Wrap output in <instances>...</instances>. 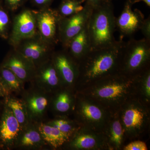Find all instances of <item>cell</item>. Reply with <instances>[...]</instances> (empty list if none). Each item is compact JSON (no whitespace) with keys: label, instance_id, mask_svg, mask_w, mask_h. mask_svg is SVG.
I'll use <instances>...</instances> for the list:
<instances>
[{"label":"cell","instance_id":"1","mask_svg":"<svg viewBox=\"0 0 150 150\" xmlns=\"http://www.w3.org/2000/svg\"><path fill=\"white\" fill-rule=\"evenodd\" d=\"M142 75L130 76L119 72L76 92L97 103L111 113H115L129 100L139 97Z\"/></svg>","mask_w":150,"mask_h":150},{"label":"cell","instance_id":"2","mask_svg":"<svg viewBox=\"0 0 150 150\" xmlns=\"http://www.w3.org/2000/svg\"><path fill=\"white\" fill-rule=\"evenodd\" d=\"M125 43L121 39L108 47L90 50L81 59L76 91L119 72Z\"/></svg>","mask_w":150,"mask_h":150},{"label":"cell","instance_id":"3","mask_svg":"<svg viewBox=\"0 0 150 150\" xmlns=\"http://www.w3.org/2000/svg\"><path fill=\"white\" fill-rule=\"evenodd\" d=\"M115 19L111 0H102L93 9L88 23L91 50L108 47L117 41L114 35L116 28Z\"/></svg>","mask_w":150,"mask_h":150},{"label":"cell","instance_id":"4","mask_svg":"<svg viewBox=\"0 0 150 150\" xmlns=\"http://www.w3.org/2000/svg\"><path fill=\"white\" fill-rule=\"evenodd\" d=\"M150 105L138 97L123 105L117 112L126 140H141L149 132Z\"/></svg>","mask_w":150,"mask_h":150},{"label":"cell","instance_id":"5","mask_svg":"<svg viewBox=\"0 0 150 150\" xmlns=\"http://www.w3.org/2000/svg\"><path fill=\"white\" fill-rule=\"evenodd\" d=\"M112 114L97 103L76 92L72 115L81 127L103 133Z\"/></svg>","mask_w":150,"mask_h":150},{"label":"cell","instance_id":"6","mask_svg":"<svg viewBox=\"0 0 150 150\" xmlns=\"http://www.w3.org/2000/svg\"><path fill=\"white\" fill-rule=\"evenodd\" d=\"M150 69V41L143 38L125 42L120 72L130 76H141Z\"/></svg>","mask_w":150,"mask_h":150},{"label":"cell","instance_id":"7","mask_svg":"<svg viewBox=\"0 0 150 150\" xmlns=\"http://www.w3.org/2000/svg\"><path fill=\"white\" fill-rule=\"evenodd\" d=\"M51 95L31 83L28 88L25 89L21 98L26 107L31 122H43L49 110Z\"/></svg>","mask_w":150,"mask_h":150},{"label":"cell","instance_id":"8","mask_svg":"<svg viewBox=\"0 0 150 150\" xmlns=\"http://www.w3.org/2000/svg\"><path fill=\"white\" fill-rule=\"evenodd\" d=\"M93 8L85 2L83 9L71 16L62 18L58 26V38L67 50L71 40L83 29L88 23Z\"/></svg>","mask_w":150,"mask_h":150},{"label":"cell","instance_id":"9","mask_svg":"<svg viewBox=\"0 0 150 150\" xmlns=\"http://www.w3.org/2000/svg\"><path fill=\"white\" fill-rule=\"evenodd\" d=\"M71 150H108L102 133L81 127L64 146Z\"/></svg>","mask_w":150,"mask_h":150},{"label":"cell","instance_id":"10","mask_svg":"<svg viewBox=\"0 0 150 150\" xmlns=\"http://www.w3.org/2000/svg\"><path fill=\"white\" fill-rule=\"evenodd\" d=\"M51 59L64 86L75 90L79 73L78 63L66 49L53 53Z\"/></svg>","mask_w":150,"mask_h":150},{"label":"cell","instance_id":"11","mask_svg":"<svg viewBox=\"0 0 150 150\" xmlns=\"http://www.w3.org/2000/svg\"><path fill=\"white\" fill-rule=\"evenodd\" d=\"M33 12L40 38L51 45L56 43L59 40L58 26L62 18L57 11L46 8Z\"/></svg>","mask_w":150,"mask_h":150},{"label":"cell","instance_id":"12","mask_svg":"<svg viewBox=\"0 0 150 150\" xmlns=\"http://www.w3.org/2000/svg\"><path fill=\"white\" fill-rule=\"evenodd\" d=\"M30 83L51 94L65 87L51 58L36 68Z\"/></svg>","mask_w":150,"mask_h":150},{"label":"cell","instance_id":"13","mask_svg":"<svg viewBox=\"0 0 150 150\" xmlns=\"http://www.w3.org/2000/svg\"><path fill=\"white\" fill-rule=\"evenodd\" d=\"M133 0H126L123 11L118 17L116 18V28L121 38L129 36L140 30L144 20V16L138 9H132Z\"/></svg>","mask_w":150,"mask_h":150},{"label":"cell","instance_id":"14","mask_svg":"<svg viewBox=\"0 0 150 150\" xmlns=\"http://www.w3.org/2000/svg\"><path fill=\"white\" fill-rule=\"evenodd\" d=\"M21 130L11 110L4 103L0 119V148L5 150L14 149Z\"/></svg>","mask_w":150,"mask_h":150},{"label":"cell","instance_id":"15","mask_svg":"<svg viewBox=\"0 0 150 150\" xmlns=\"http://www.w3.org/2000/svg\"><path fill=\"white\" fill-rule=\"evenodd\" d=\"M37 31L36 20L33 11L25 10L19 14L14 21L11 42L17 46L23 41L35 37Z\"/></svg>","mask_w":150,"mask_h":150},{"label":"cell","instance_id":"16","mask_svg":"<svg viewBox=\"0 0 150 150\" xmlns=\"http://www.w3.org/2000/svg\"><path fill=\"white\" fill-rule=\"evenodd\" d=\"M34 38L24 40L25 42L17 51L36 68L51 59L52 54L47 42L41 38L38 40Z\"/></svg>","mask_w":150,"mask_h":150},{"label":"cell","instance_id":"17","mask_svg":"<svg viewBox=\"0 0 150 150\" xmlns=\"http://www.w3.org/2000/svg\"><path fill=\"white\" fill-rule=\"evenodd\" d=\"M76 96V91L63 87L51 95L49 110L55 117H69L74 111Z\"/></svg>","mask_w":150,"mask_h":150},{"label":"cell","instance_id":"18","mask_svg":"<svg viewBox=\"0 0 150 150\" xmlns=\"http://www.w3.org/2000/svg\"><path fill=\"white\" fill-rule=\"evenodd\" d=\"M1 67L11 70L25 83L32 81L36 69L17 51L10 54Z\"/></svg>","mask_w":150,"mask_h":150},{"label":"cell","instance_id":"19","mask_svg":"<svg viewBox=\"0 0 150 150\" xmlns=\"http://www.w3.org/2000/svg\"><path fill=\"white\" fill-rule=\"evenodd\" d=\"M47 146L38 130L37 123L30 122L21 130L14 149L41 150Z\"/></svg>","mask_w":150,"mask_h":150},{"label":"cell","instance_id":"20","mask_svg":"<svg viewBox=\"0 0 150 150\" xmlns=\"http://www.w3.org/2000/svg\"><path fill=\"white\" fill-rule=\"evenodd\" d=\"M103 134L108 150H121L126 140L118 112L112 113Z\"/></svg>","mask_w":150,"mask_h":150},{"label":"cell","instance_id":"21","mask_svg":"<svg viewBox=\"0 0 150 150\" xmlns=\"http://www.w3.org/2000/svg\"><path fill=\"white\" fill-rule=\"evenodd\" d=\"M88 23L83 29L71 40L67 49L71 56L77 63L91 49Z\"/></svg>","mask_w":150,"mask_h":150},{"label":"cell","instance_id":"22","mask_svg":"<svg viewBox=\"0 0 150 150\" xmlns=\"http://www.w3.org/2000/svg\"><path fill=\"white\" fill-rule=\"evenodd\" d=\"M36 123L43 140L53 149L63 148L69 140L67 136L56 127L44 122Z\"/></svg>","mask_w":150,"mask_h":150},{"label":"cell","instance_id":"23","mask_svg":"<svg viewBox=\"0 0 150 150\" xmlns=\"http://www.w3.org/2000/svg\"><path fill=\"white\" fill-rule=\"evenodd\" d=\"M0 79L5 91L6 97L13 93L21 95L25 90V83L11 70L5 67L0 68Z\"/></svg>","mask_w":150,"mask_h":150},{"label":"cell","instance_id":"24","mask_svg":"<svg viewBox=\"0 0 150 150\" xmlns=\"http://www.w3.org/2000/svg\"><path fill=\"white\" fill-rule=\"evenodd\" d=\"M4 103L11 110L21 127V130L28 125L30 120L28 113L24 103L21 98L11 95L4 98Z\"/></svg>","mask_w":150,"mask_h":150},{"label":"cell","instance_id":"25","mask_svg":"<svg viewBox=\"0 0 150 150\" xmlns=\"http://www.w3.org/2000/svg\"><path fill=\"white\" fill-rule=\"evenodd\" d=\"M46 123L59 129L69 140L81 127L76 121L69 117H55Z\"/></svg>","mask_w":150,"mask_h":150},{"label":"cell","instance_id":"26","mask_svg":"<svg viewBox=\"0 0 150 150\" xmlns=\"http://www.w3.org/2000/svg\"><path fill=\"white\" fill-rule=\"evenodd\" d=\"M85 2L86 0H62L57 11L62 18L71 16L83 9L84 5L83 6L82 4Z\"/></svg>","mask_w":150,"mask_h":150},{"label":"cell","instance_id":"27","mask_svg":"<svg viewBox=\"0 0 150 150\" xmlns=\"http://www.w3.org/2000/svg\"><path fill=\"white\" fill-rule=\"evenodd\" d=\"M139 97L145 102L150 104V69L143 73L140 78Z\"/></svg>","mask_w":150,"mask_h":150},{"label":"cell","instance_id":"28","mask_svg":"<svg viewBox=\"0 0 150 150\" xmlns=\"http://www.w3.org/2000/svg\"><path fill=\"white\" fill-rule=\"evenodd\" d=\"M9 22L7 13L0 7V35L3 38H6L8 37Z\"/></svg>","mask_w":150,"mask_h":150},{"label":"cell","instance_id":"29","mask_svg":"<svg viewBox=\"0 0 150 150\" xmlns=\"http://www.w3.org/2000/svg\"><path fill=\"white\" fill-rule=\"evenodd\" d=\"M148 148L145 142L140 139L131 141L123 146L122 150H147Z\"/></svg>","mask_w":150,"mask_h":150},{"label":"cell","instance_id":"30","mask_svg":"<svg viewBox=\"0 0 150 150\" xmlns=\"http://www.w3.org/2000/svg\"><path fill=\"white\" fill-rule=\"evenodd\" d=\"M140 30L144 36V38L150 41V17L144 19Z\"/></svg>","mask_w":150,"mask_h":150},{"label":"cell","instance_id":"31","mask_svg":"<svg viewBox=\"0 0 150 150\" xmlns=\"http://www.w3.org/2000/svg\"><path fill=\"white\" fill-rule=\"evenodd\" d=\"M26 0H5L8 7L12 11H16L21 6Z\"/></svg>","mask_w":150,"mask_h":150},{"label":"cell","instance_id":"32","mask_svg":"<svg viewBox=\"0 0 150 150\" xmlns=\"http://www.w3.org/2000/svg\"><path fill=\"white\" fill-rule=\"evenodd\" d=\"M54 0H31L34 5L42 8H46L50 5Z\"/></svg>","mask_w":150,"mask_h":150},{"label":"cell","instance_id":"33","mask_svg":"<svg viewBox=\"0 0 150 150\" xmlns=\"http://www.w3.org/2000/svg\"><path fill=\"white\" fill-rule=\"evenodd\" d=\"M101 1L102 0H86L85 3L93 9L99 5Z\"/></svg>","mask_w":150,"mask_h":150},{"label":"cell","instance_id":"34","mask_svg":"<svg viewBox=\"0 0 150 150\" xmlns=\"http://www.w3.org/2000/svg\"><path fill=\"white\" fill-rule=\"evenodd\" d=\"M6 97V94L4 89L1 82V79H0V98H5Z\"/></svg>","mask_w":150,"mask_h":150},{"label":"cell","instance_id":"35","mask_svg":"<svg viewBox=\"0 0 150 150\" xmlns=\"http://www.w3.org/2000/svg\"><path fill=\"white\" fill-rule=\"evenodd\" d=\"M133 2L134 4L137 3L143 2L146 4L148 7H150V0H133Z\"/></svg>","mask_w":150,"mask_h":150},{"label":"cell","instance_id":"36","mask_svg":"<svg viewBox=\"0 0 150 150\" xmlns=\"http://www.w3.org/2000/svg\"><path fill=\"white\" fill-rule=\"evenodd\" d=\"M73 1H82V0H73Z\"/></svg>","mask_w":150,"mask_h":150}]
</instances>
